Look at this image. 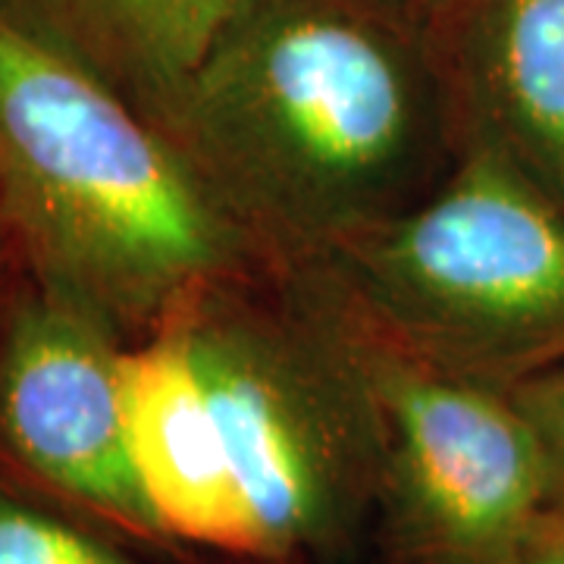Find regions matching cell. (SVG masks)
<instances>
[{
	"instance_id": "7a4b0ae2",
	"label": "cell",
	"mask_w": 564,
	"mask_h": 564,
	"mask_svg": "<svg viewBox=\"0 0 564 564\" xmlns=\"http://www.w3.org/2000/svg\"><path fill=\"white\" fill-rule=\"evenodd\" d=\"M154 122L276 273L404 214L464 144L445 63L367 0H245Z\"/></svg>"
},
{
	"instance_id": "4fadbf2b",
	"label": "cell",
	"mask_w": 564,
	"mask_h": 564,
	"mask_svg": "<svg viewBox=\"0 0 564 564\" xmlns=\"http://www.w3.org/2000/svg\"><path fill=\"white\" fill-rule=\"evenodd\" d=\"M392 3H417V7H430V3H440V0H392Z\"/></svg>"
},
{
	"instance_id": "5bb4252c",
	"label": "cell",
	"mask_w": 564,
	"mask_h": 564,
	"mask_svg": "<svg viewBox=\"0 0 564 564\" xmlns=\"http://www.w3.org/2000/svg\"><path fill=\"white\" fill-rule=\"evenodd\" d=\"M226 564H236V562H226Z\"/></svg>"
},
{
	"instance_id": "277c9868",
	"label": "cell",
	"mask_w": 564,
	"mask_h": 564,
	"mask_svg": "<svg viewBox=\"0 0 564 564\" xmlns=\"http://www.w3.org/2000/svg\"><path fill=\"white\" fill-rule=\"evenodd\" d=\"M292 273L467 380L511 389L564 361V202L480 135L404 214Z\"/></svg>"
},
{
	"instance_id": "7c38bea8",
	"label": "cell",
	"mask_w": 564,
	"mask_h": 564,
	"mask_svg": "<svg viewBox=\"0 0 564 564\" xmlns=\"http://www.w3.org/2000/svg\"><path fill=\"white\" fill-rule=\"evenodd\" d=\"M7 248H10V239H7V232H3V226H0V276H3V258H7ZM0 299H3V292H0Z\"/></svg>"
},
{
	"instance_id": "8992f818",
	"label": "cell",
	"mask_w": 564,
	"mask_h": 564,
	"mask_svg": "<svg viewBox=\"0 0 564 564\" xmlns=\"http://www.w3.org/2000/svg\"><path fill=\"white\" fill-rule=\"evenodd\" d=\"M126 358V336L35 280L0 317V448L122 536L173 545L132 458Z\"/></svg>"
},
{
	"instance_id": "52a82bcc",
	"label": "cell",
	"mask_w": 564,
	"mask_h": 564,
	"mask_svg": "<svg viewBox=\"0 0 564 564\" xmlns=\"http://www.w3.org/2000/svg\"><path fill=\"white\" fill-rule=\"evenodd\" d=\"M445 73L464 135L499 144L564 202V0H474Z\"/></svg>"
},
{
	"instance_id": "5b68a950",
	"label": "cell",
	"mask_w": 564,
	"mask_h": 564,
	"mask_svg": "<svg viewBox=\"0 0 564 564\" xmlns=\"http://www.w3.org/2000/svg\"><path fill=\"white\" fill-rule=\"evenodd\" d=\"M302 276L361 373L380 443L373 543L386 564H489L549 514L536 436L508 389L426 364Z\"/></svg>"
},
{
	"instance_id": "8fae6325",
	"label": "cell",
	"mask_w": 564,
	"mask_h": 564,
	"mask_svg": "<svg viewBox=\"0 0 564 564\" xmlns=\"http://www.w3.org/2000/svg\"><path fill=\"white\" fill-rule=\"evenodd\" d=\"M489 564H564V518L545 514L527 536Z\"/></svg>"
},
{
	"instance_id": "6da1fadb",
	"label": "cell",
	"mask_w": 564,
	"mask_h": 564,
	"mask_svg": "<svg viewBox=\"0 0 564 564\" xmlns=\"http://www.w3.org/2000/svg\"><path fill=\"white\" fill-rule=\"evenodd\" d=\"M129 445L166 540L236 564H351L380 443L361 373L295 273L226 282L129 345Z\"/></svg>"
},
{
	"instance_id": "3957f363",
	"label": "cell",
	"mask_w": 564,
	"mask_h": 564,
	"mask_svg": "<svg viewBox=\"0 0 564 564\" xmlns=\"http://www.w3.org/2000/svg\"><path fill=\"white\" fill-rule=\"evenodd\" d=\"M0 226L35 280L135 343L202 292L276 273L161 126L7 3Z\"/></svg>"
},
{
	"instance_id": "ba28073f",
	"label": "cell",
	"mask_w": 564,
	"mask_h": 564,
	"mask_svg": "<svg viewBox=\"0 0 564 564\" xmlns=\"http://www.w3.org/2000/svg\"><path fill=\"white\" fill-rule=\"evenodd\" d=\"M32 13L158 120L245 0H35Z\"/></svg>"
},
{
	"instance_id": "9c48e42d",
	"label": "cell",
	"mask_w": 564,
	"mask_h": 564,
	"mask_svg": "<svg viewBox=\"0 0 564 564\" xmlns=\"http://www.w3.org/2000/svg\"><path fill=\"white\" fill-rule=\"evenodd\" d=\"M0 564H144L120 540L0 486Z\"/></svg>"
},
{
	"instance_id": "30bf717a",
	"label": "cell",
	"mask_w": 564,
	"mask_h": 564,
	"mask_svg": "<svg viewBox=\"0 0 564 564\" xmlns=\"http://www.w3.org/2000/svg\"><path fill=\"white\" fill-rule=\"evenodd\" d=\"M530 423L545 467L549 514L564 518V361L508 389Z\"/></svg>"
}]
</instances>
